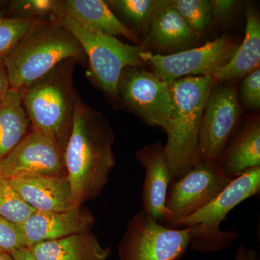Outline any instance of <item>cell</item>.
<instances>
[{"instance_id":"cell-35","label":"cell","mask_w":260,"mask_h":260,"mask_svg":"<svg viewBox=\"0 0 260 260\" xmlns=\"http://www.w3.org/2000/svg\"><path fill=\"white\" fill-rule=\"evenodd\" d=\"M2 251H3V250H2L1 249H0V252H2Z\"/></svg>"},{"instance_id":"cell-26","label":"cell","mask_w":260,"mask_h":260,"mask_svg":"<svg viewBox=\"0 0 260 260\" xmlns=\"http://www.w3.org/2000/svg\"><path fill=\"white\" fill-rule=\"evenodd\" d=\"M36 23L0 16V58H4L28 34Z\"/></svg>"},{"instance_id":"cell-15","label":"cell","mask_w":260,"mask_h":260,"mask_svg":"<svg viewBox=\"0 0 260 260\" xmlns=\"http://www.w3.org/2000/svg\"><path fill=\"white\" fill-rule=\"evenodd\" d=\"M9 180L25 203L36 211L63 212L78 207L67 177L32 176Z\"/></svg>"},{"instance_id":"cell-9","label":"cell","mask_w":260,"mask_h":260,"mask_svg":"<svg viewBox=\"0 0 260 260\" xmlns=\"http://www.w3.org/2000/svg\"><path fill=\"white\" fill-rule=\"evenodd\" d=\"M119 99L152 126L169 133L174 114L169 85L140 67H128L118 85Z\"/></svg>"},{"instance_id":"cell-14","label":"cell","mask_w":260,"mask_h":260,"mask_svg":"<svg viewBox=\"0 0 260 260\" xmlns=\"http://www.w3.org/2000/svg\"><path fill=\"white\" fill-rule=\"evenodd\" d=\"M136 157L145 170L143 210L161 223L167 213L166 198L172 179L164 159V145L160 141L146 145L137 152Z\"/></svg>"},{"instance_id":"cell-28","label":"cell","mask_w":260,"mask_h":260,"mask_svg":"<svg viewBox=\"0 0 260 260\" xmlns=\"http://www.w3.org/2000/svg\"><path fill=\"white\" fill-rule=\"evenodd\" d=\"M239 99L244 106L251 109L260 107V69L256 68L244 77Z\"/></svg>"},{"instance_id":"cell-1","label":"cell","mask_w":260,"mask_h":260,"mask_svg":"<svg viewBox=\"0 0 260 260\" xmlns=\"http://www.w3.org/2000/svg\"><path fill=\"white\" fill-rule=\"evenodd\" d=\"M114 142L107 118L78 95L64 151L67 177L77 206L99 197L107 185L116 164Z\"/></svg>"},{"instance_id":"cell-24","label":"cell","mask_w":260,"mask_h":260,"mask_svg":"<svg viewBox=\"0 0 260 260\" xmlns=\"http://www.w3.org/2000/svg\"><path fill=\"white\" fill-rule=\"evenodd\" d=\"M35 211L15 190L9 179L0 175V216L21 225Z\"/></svg>"},{"instance_id":"cell-4","label":"cell","mask_w":260,"mask_h":260,"mask_svg":"<svg viewBox=\"0 0 260 260\" xmlns=\"http://www.w3.org/2000/svg\"><path fill=\"white\" fill-rule=\"evenodd\" d=\"M73 59L61 61L47 74L20 90L32 129L52 137L66 146L73 125L77 95L73 88Z\"/></svg>"},{"instance_id":"cell-2","label":"cell","mask_w":260,"mask_h":260,"mask_svg":"<svg viewBox=\"0 0 260 260\" xmlns=\"http://www.w3.org/2000/svg\"><path fill=\"white\" fill-rule=\"evenodd\" d=\"M217 83L213 76H188L169 85L174 114L164 155L174 180L185 175L200 162L198 143L203 110Z\"/></svg>"},{"instance_id":"cell-10","label":"cell","mask_w":260,"mask_h":260,"mask_svg":"<svg viewBox=\"0 0 260 260\" xmlns=\"http://www.w3.org/2000/svg\"><path fill=\"white\" fill-rule=\"evenodd\" d=\"M238 47L232 38L224 35L199 47L169 55L147 51L143 59L151 64L154 74L170 85L184 77L213 76L229 62Z\"/></svg>"},{"instance_id":"cell-20","label":"cell","mask_w":260,"mask_h":260,"mask_svg":"<svg viewBox=\"0 0 260 260\" xmlns=\"http://www.w3.org/2000/svg\"><path fill=\"white\" fill-rule=\"evenodd\" d=\"M260 19L252 6L246 10L245 36L230 60L218 70L213 78L218 83H228L244 78L259 68Z\"/></svg>"},{"instance_id":"cell-3","label":"cell","mask_w":260,"mask_h":260,"mask_svg":"<svg viewBox=\"0 0 260 260\" xmlns=\"http://www.w3.org/2000/svg\"><path fill=\"white\" fill-rule=\"evenodd\" d=\"M69 59L84 64L86 56L73 34L58 20L37 22L3 58L10 88L16 90Z\"/></svg>"},{"instance_id":"cell-23","label":"cell","mask_w":260,"mask_h":260,"mask_svg":"<svg viewBox=\"0 0 260 260\" xmlns=\"http://www.w3.org/2000/svg\"><path fill=\"white\" fill-rule=\"evenodd\" d=\"M61 13L58 0H15L10 3L8 18L45 22L57 20Z\"/></svg>"},{"instance_id":"cell-19","label":"cell","mask_w":260,"mask_h":260,"mask_svg":"<svg viewBox=\"0 0 260 260\" xmlns=\"http://www.w3.org/2000/svg\"><path fill=\"white\" fill-rule=\"evenodd\" d=\"M218 164L231 180L248 169L260 167L259 119L249 121L234 135Z\"/></svg>"},{"instance_id":"cell-5","label":"cell","mask_w":260,"mask_h":260,"mask_svg":"<svg viewBox=\"0 0 260 260\" xmlns=\"http://www.w3.org/2000/svg\"><path fill=\"white\" fill-rule=\"evenodd\" d=\"M260 191V167L248 169L230 184L211 203L173 224L171 228H190V246L203 253L216 252L232 246L239 237L234 230H220L231 210Z\"/></svg>"},{"instance_id":"cell-16","label":"cell","mask_w":260,"mask_h":260,"mask_svg":"<svg viewBox=\"0 0 260 260\" xmlns=\"http://www.w3.org/2000/svg\"><path fill=\"white\" fill-rule=\"evenodd\" d=\"M146 38V42L160 50L172 54L196 47L200 37L184 21L169 0L155 15Z\"/></svg>"},{"instance_id":"cell-29","label":"cell","mask_w":260,"mask_h":260,"mask_svg":"<svg viewBox=\"0 0 260 260\" xmlns=\"http://www.w3.org/2000/svg\"><path fill=\"white\" fill-rule=\"evenodd\" d=\"M212 18L216 21H226L235 15L240 3L235 0H212Z\"/></svg>"},{"instance_id":"cell-8","label":"cell","mask_w":260,"mask_h":260,"mask_svg":"<svg viewBox=\"0 0 260 260\" xmlns=\"http://www.w3.org/2000/svg\"><path fill=\"white\" fill-rule=\"evenodd\" d=\"M218 162L201 160L168 189L161 224L171 228L211 203L230 184Z\"/></svg>"},{"instance_id":"cell-30","label":"cell","mask_w":260,"mask_h":260,"mask_svg":"<svg viewBox=\"0 0 260 260\" xmlns=\"http://www.w3.org/2000/svg\"><path fill=\"white\" fill-rule=\"evenodd\" d=\"M10 89L8 73L5 68L4 59L0 58V102L6 96Z\"/></svg>"},{"instance_id":"cell-18","label":"cell","mask_w":260,"mask_h":260,"mask_svg":"<svg viewBox=\"0 0 260 260\" xmlns=\"http://www.w3.org/2000/svg\"><path fill=\"white\" fill-rule=\"evenodd\" d=\"M63 14L75 18L97 31L112 36L124 37L133 42H139L134 30L122 23L103 0H63Z\"/></svg>"},{"instance_id":"cell-17","label":"cell","mask_w":260,"mask_h":260,"mask_svg":"<svg viewBox=\"0 0 260 260\" xmlns=\"http://www.w3.org/2000/svg\"><path fill=\"white\" fill-rule=\"evenodd\" d=\"M36 260H107L109 247H103L96 236L88 232L37 243L30 248Z\"/></svg>"},{"instance_id":"cell-33","label":"cell","mask_w":260,"mask_h":260,"mask_svg":"<svg viewBox=\"0 0 260 260\" xmlns=\"http://www.w3.org/2000/svg\"><path fill=\"white\" fill-rule=\"evenodd\" d=\"M245 260H260L257 252L254 249H246Z\"/></svg>"},{"instance_id":"cell-11","label":"cell","mask_w":260,"mask_h":260,"mask_svg":"<svg viewBox=\"0 0 260 260\" xmlns=\"http://www.w3.org/2000/svg\"><path fill=\"white\" fill-rule=\"evenodd\" d=\"M240 113L239 95L234 85L217 83L203 110L198 143L200 161L218 162L234 137Z\"/></svg>"},{"instance_id":"cell-22","label":"cell","mask_w":260,"mask_h":260,"mask_svg":"<svg viewBox=\"0 0 260 260\" xmlns=\"http://www.w3.org/2000/svg\"><path fill=\"white\" fill-rule=\"evenodd\" d=\"M169 0H109V8L123 17L137 31L148 32L159 10Z\"/></svg>"},{"instance_id":"cell-13","label":"cell","mask_w":260,"mask_h":260,"mask_svg":"<svg viewBox=\"0 0 260 260\" xmlns=\"http://www.w3.org/2000/svg\"><path fill=\"white\" fill-rule=\"evenodd\" d=\"M94 225L93 213L80 206L63 212L35 211L20 227L30 248L37 243L90 232Z\"/></svg>"},{"instance_id":"cell-6","label":"cell","mask_w":260,"mask_h":260,"mask_svg":"<svg viewBox=\"0 0 260 260\" xmlns=\"http://www.w3.org/2000/svg\"><path fill=\"white\" fill-rule=\"evenodd\" d=\"M57 20L77 39L88 57L94 81L108 96L119 99L118 85L123 70L145 64L143 45H130L112 36L89 28L61 13Z\"/></svg>"},{"instance_id":"cell-31","label":"cell","mask_w":260,"mask_h":260,"mask_svg":"<svg viewBox=\"0 0 260 260\" xmlns=\"http://www.w3.org/2000/svg\"><path fill=\"white\" fill-rule=\"evenodd\" d=\"M11 256L14 260H36L29 248L15 251L12 253Z\"/></svg>"},{"instance_id":"cell-21","label":"cell","mask_w":260,"mask_h":260,"mask_svg":"<svg viewBox=\"0 0 260 260\" xmlns=\"http://www.w3.org/2000/svg\"><path fill=\"white\" fill-rule=\"evenodd\" d=\"M30 126L21 91L10 88L0 102V161L26 136Z\"/></svg>"},{"instance_id":"cell-27","label":"cell","mask_w":260,"mask_h":260,"mask_svg":"<svg viewBox=\"0 0 260 260\" xmlns=\"http://www.w3.org/2000/svg\"><path fill=\"white\" fill-rule=\"evenodd\" d=\"M27 248L28 245L20 225L0 216V249L11 254Z\"/></svg>"},{"instance_id":"cell-12","label":"cell","mask_w":260,"mask_h":260,"mask_svg":"<svg viewBox=\"0 0 260 260\" xmlns=\"http://www.w3.org/2000/svg\"><path fill=\"white\" fill-rule=\"evenodd\" d=\"M0 175L66 177L64 149L52 137L32 129L0 161Z\"/></svg>"},{"instance_id":"cell-7","label":"cell","mask_w":260,"mask_h":260,"mask_svg":"<svg viewBox=\"0 0 260 260\" xmlns=\"http://www.w3.org/2000/svg\"><path fill=\"white\" fill-rule=\"evenodd\" d=\"M190 228L166 226L141 210L121 239L119 260L181 259L190 246Z\"/></svg>"},{"instance_id":"cell-32","label":"cell","mask_w":260,"mask_h":260,"mask_svg":"<svg viewBox=\"0 0 260 260\" xmlns=\"http://www.w3.org/2000/svg\"><path fill=\"white\" fill-rule=\"evenodd\" d=\"M246 249L244 246L240 245L236 251L234 260H245Z\"/></svg>"},{"instance_id":"cell-34","label":"cell","mask_w":260,"mask_h":260,"mask_svg":"<svg viewBox=\"0 0 260 260\" xmlns=\"http://www.w3.org/2000/svg\"><path fill=\"white\" fill-rule=\"evenodd\" d=\"M0 260H14V259L11 254L5 252V251H2L0 252Z\"/></svg>"},{"instance_id":"cell-25","label":"cell","mask_w":260,"mask_h":260,"mask_svg":"<svg viewBox=\"0 0 260 260\" xmlns=\"http://www.w3.org/2000/svg\"><path fill=\"white\" fill-rule=\"evenodd\" d=\"M172 4L195 34H205L213 20L211 1L172 0Z\"/></svg>"}]
</instances>
